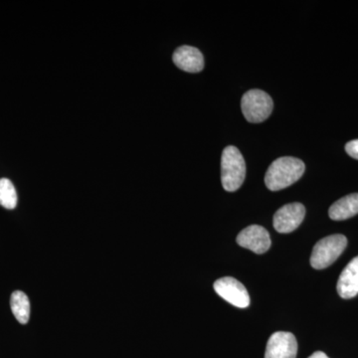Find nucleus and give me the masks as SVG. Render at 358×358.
<instances>
[{
	"label": "nucleus",
	"instance_id": "5",
	"mask_svg": "<svg viewBox=\"0 0 358 358\" xmlns=\"http://www.w3.org/2000/svg\"><path fill=\"white\" fill-rule=\"evenodd\" d=\"M216 293L231 305L240 308L249 307L250 296L247 289L234 278H221L214 282Z\"/></svg>",
	"mask_w": 358,
	"mask_h": 358
},
{
	"label": "nucleus",
	"instance_id": "7",
	"mask_svg": "<svg viewBox=\"0 0 358 358\" xmlns=\"http://www.w3.org/2000/svg\"><path fill=\"white\" fill-rule=\"evenodd\" d=\"M298 343L293 334L277 331L268 338L265 358H296Z\"/></svg>",
	"mask_w": 358,
	"mask_h": 358
},
{
	"label": "nucleus",
	"instance_id": "15",
	"mask_svg": "<svg viewBox=\"0 0 358 358\" xmlns=\"http://www.w3.org/2000/svg\"><path fill=\"white\" fill-rule=\"evenodd\" d=\"M308 358H329V357H327V355L324 352H317L313 353V355H310V357Z\"/></svg>",
	"mask_w": 358,
	"mask_h": 358
},
{
	"label": "nucleus",
	"instance_id": "6",
	"mask_svg": "<svg viewBox=\"0 0 358 358\" xmlns=\"http://www.w3.org/2000/svg\"><path fill=\"white\" fill-rule=\"evenodd\" d=\"M306 215V208L303 204L294 202L284 205L274 215V228L282 234L291 233L303 222Z\"/></svg>",
	"mask_w": 358,
	"mask_h": 358
},
{
	"label": "nucleus",
	"instance_id": "3",
	"mask_svg": "<svg viewBox=\"0 0 358 358\" xmlns=\"http://www.w3.org/2000/svg\"><path fill=\"white\" fill-rule=\"evenodd\" d=\"M348 246V239L341 234L331 235L315 245L310 256V265L315 270H322L333 265Z\"/></svg>",
	"mask_w": 358,
	"mask_h": 358
},
{
	"label": "nucleus",
	"instance_id": "11",
	"mask_svg": "<svg viewBox=\"0 0 358 358\" xmlns=\"http://www.w3.org/2000/svg\"><path fill=\"white\" fill-rule=\"evenodd\" d=\"M358 214V193L346 195L334 202L329 210V215L334 221L346 220Z\"/></svg>",
	"mask_w": 358,
	"mask_h": 358
},
{
	"label": "nucleus",
	"instance_id": "1",
	"mask_svg": "<svg viewBox=\"0 0 358 358\" xmlns=\"http://www.w3.org/2000/svg\"><path fill=\"white\" fill-rule=\"evenodd\" d=\"M305 169V164L301 159L280 157L268 166L265 176L266 186L272 192L289 187L303 176Z\"/></svg>",
	"mask_w": 358,
	"mask_h": 358
},
{
	"label": "nucleus",
	"instance_id": "9",
	"mask_svg": "<svg viewBox=\"0 0 358 358\" xmlns=\"http://www.w3.org/2000/svg\"><path fill=\"white\" fill-rule=\"evenodd\" d=\"M173 59L174 64L185 72L199 73L204 68L203 55L195 47H179L174 52Z\"/></svg>",
	"mask_w": 358,
	"mask_h": 358
},
{
	"label": "nucleus",
	"instance_id": "13",
	"mask_svg": "<svg viewBox=\"0 0 358 358\" xmlns=\"http://www.w3.org/2000/svg\"><path fill=\"white\" fill-rule=\"evenodd\" d=\"M0 205L4 208L14 209L17 205V193L9 179H0Z\"/></svg>",
	"mask_w": 358,
	"mask_h": 358
},
{
	"label": "nucleus",
	"instance_id": "14",
	"mask_svg": "<svg viewBox=\"0 0 358 358\" xmlns=\"http://www.w3.org/2000/svg\"><path fill=\"white\" fill-rule=\"evenodd\" d=\"M345 150L348 155L358 160V140L352 141L346 143Z\"/></svg>",
	"mask_w": 358,
	"mask_h": 358
},
{
	"label": "nucleus",
	"instance_id": "10",
	"mask_svg": "<svg viewBox=\"0 0 358 358\" xmlns=\"http://www.w3.org/2000/svg\"><path fill=\"white\" fill-rule=\"evenodd\" d=\"M338 293L341 298H355L358 294V256L353 258L343 271L338 282Z\"/></svg>",
	"mask_w": 358,
	"mask_h": 358
},
{
	"label": "nucleus",
	"instance_id": "4",
	"mask_svg": "<svg viewBox=\"0 0 358 358\" xmlns=\"http://www.w3.org/2000/svg\"><path fill=\"white\" fill-rule=\"evenodd\" d=\"M273 107L274 103L272 98L262 90H250L244 94L241 101L245 119L254 124L267 120L272 113Z\"/></svg>",
	"mask_w": 358,
	"mask_h": 358
},
{
	"label": "nucleus",
	"instance_id": "12",
	"mask_svg": "<svg viewBox=\"0 0 358 358\" xmlns=\"http://www.w3.org/2000/svg\"><path fill=\"white\" fill-rule=\"evenodd\" d=\"M10 307L15 319L20 324H27L30 319V301L26 294L21 291L13 292L10 298Z\"/></svg>",
	"mask_w": 358,
	"mask_h": 358
},
{
	"label": "nucleus",
	"instance_id": "8",
	"mask_svg": "<svg viewBox=\"0 0 358 358\" xmlns=\"http://www.w3.org/2000/svg\"><path fill=\"white\" fill-rule=\"evenodd\" d=\"M237 243L254 253L264 254L271 247L270 234L262 226H248L238 235Z\"/></svg>",
	"mask_w": 358,
	"mask_h": 358
},
{
	"label": "nucleus",
	"instance_id": "2",
	"mask_svg": "<svg viewBox=\"0 0 358 358\" xmlns=\"http://www.w3.org/2000/svg\"><path fill=\"white\" fill-rule=\"evenodd\" d=\"M246 176V164L237 148L229 145L221 157V181L226 192H236L243 185Z\"/></svg>",
	"mask_w": 358,
	"mask_h": 358
}]
</instances>
